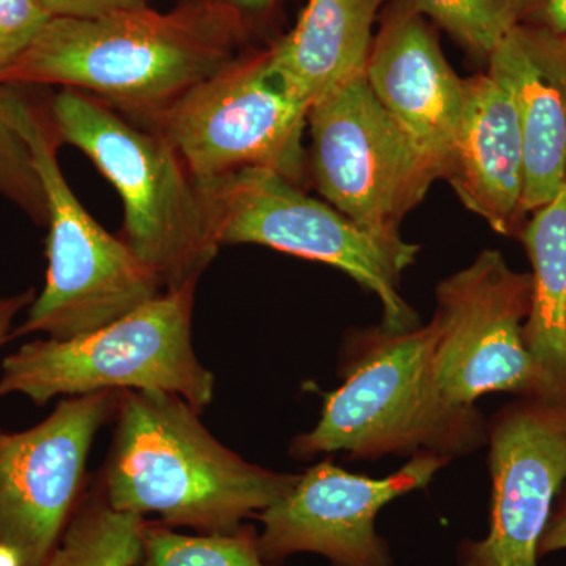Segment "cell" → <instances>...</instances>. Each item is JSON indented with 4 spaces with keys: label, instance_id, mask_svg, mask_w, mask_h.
Here are the masks:
<instances>
[{
    "label": "cell",
    "instance_id": "1",
    "mask_svg": "<svg viewBox=\"0 0 566 566\" xmlns=\"http://www.w3.org/2000/svg\"><path fill=\"white\" fill-rule=\"evenodd\" d=\"M241 36L240 11L222 0L52 18L0 84L63 85L153 115L232 63Z\"/></svg>",
    "mask_w": 566,
    "mask_h": 566
},
{
    "label": "cell",
    "instance_id": "2",
    "mask_svg": "<svg viewBox=\"0 0 566 566\" xmlns=\"http://www.w3.org/2000/svg\"><path fill=\"white\" fill-rule=\"evenodd\" d=\"M115 416L98 488L120 512L155 513L166 526L200 534H233L300 479L248 463L227 449L178 395L120 390Z\"/></svg>",
    "mask_w": 566,
    "mask_h": 566
},
{
    "label": "cell",
    "instance_id": "3",
    "mask_svg": "<svg viewBox=\"0 0 566 566\" xmlns=\"http://www.w3.org/2000/svg\"><path fill=\"white\" fill-rule=\"evenodd\" d=\"M436 318L406 333L363 338L346 364L344 385L327 395L314 430L294 439L293 455L344 450L354 458L434 453L452 458L483 441L475 406L447 400L434 375Z\"/></svg>",
    "mask_w": 566,
    "mask_h": 566
},
{
    "label": "cell",
    "instance_id": "4",
    "mask_svg": "<svg viewBox=\"0 0 566 566\" xmlns=\"http://www.w3.org/2000/svg\"><path fill=\"white\" fill-rule=\"evenodd\" d=\"M0 106L31 150L46 197L48 273L43 292L11 338L46 334L71 340L158 297L161 279L126 241L85 211L59 166L61 137L14 85L0 84Z\"/></svg>",
    "mask_w": 566,
    "mask_h": 566
},
{
    "label": "cell",
    "instance_id": "5",
    "mask_svg": "<svg viewBox=\"0 0 566 566\" xmlns=\"http://www.w3.org/2000/svg\"><path fill=\"white\" fill-rule=\"evenodd\" d=\"M191 282L166 290L107 326L71 340H32L2 363L0 395L43 406L52 398L102 390H159L202 412L214 398V375L192 348Z\"/></svg>",
    "mask_w": 566,
    "mask_h": 566
},
{
    "label": "cell",
    "instance_id": "6",
    "mask_svg": "<svg viewBox=\"0 0 566 566\" xmlns=\"http://www.w3.org/2000/svg\"><path fill=\"white\" fill-rule=\"evenodd\" d=\"M52 120L61 140L84 151L120 193L126 243L166 290L199 281L219 248L205 227L196 182L172 145L73 88L55 96Z\"/></svg>",
    "mask_w": 566,
    "mask_h": 566
},
{
    "label": "cell",
    "instance_id": "7",
    "mask_svg": "<svg viewBox=\"0 0 566 566\" xmlns=\"http://www.w3.org/2000/svg\"><path fill=\"white\" fill-rule=\"evenodd\" d=\"M193 182L205 227L218 248L260 244L329 264L381 301L382 329L406 333L419 327L416 312L398 293L400 275L415 263L417 245L365 232L274 170L249 167Z\"/></svg>",
    "mask_w": 566,
    "mask_h": 566
},
{
    "label": "cell",
    "instance_id": "8",
    "mask_svg": "<svg viewBox=\"0 0 566 566\" xmlns=\"http://www.w3.org/2000/svg\"><path fill=\"white\" fill-rule=\"evenodd\" d=\"M308 111L264 54L229 63L153 117L193 181L262 167L297 182Z\"/></svg>",
    "mask_w": 566,
    "mask_h": 566
},
{
    "label": "cell",
    "instance_id": "9",
    "mask_svg": "<svg viewBox=\"0 0 566 566\" xmlns=\"http://www.w3.org/2000/svg\"><path fill=\"white\" fill-rule=\"evenodd\" d=\"M318 191L349 221L387 241L438 180L359 74L308 111Z\"/></svg>",
    "mask_w": 566,
    "mask_h": 566
},
{
    "label": "cell",
    "instance_id": "10",
    "mask_svg": "<svg viewBox=\"0 0 566 566\" xmlns=\"http://www.w3.org/2000/svg\"><path fill=\"white\" fill-rule=\"evenodd\" d=\"M531 305L532 275L513 271L497 251L439 283L434 375L447 400L474 406L491 392L543 395L524 337Z\"/></svg>",
    "mask_w": 566,
    "mask_h": 566
},
{
    "label": "cell",
    "instance_id": "11",
    "mask_svg": "<svg viewBox=\"0 0 566 566\" xmlns=\"http://www.w3.org/2000/svg\"><path fill=\"white\" fill-rule=\"evenodd\" d=\"M118 390L65 397L43 422L0 430V542L25 566H44L85 493V465L99 428L115 416Z\"/></svg>",
    "mask_w": 566,
    "mask_h": 566
},
{
    "label": "cell",
    "instance_id": "12",
    "mask_svg": "<svg viewBox=\"0 0 566 566\" xmlns=\"http://www.w3.org/2000/svg\"><path fill=\"white\" fill-rule=\"evenodd\" d=\"M450 458L419 453L386 479L349 474L324 461L300 475L281 501L259 513V549L266 564L297 553L326 557L333 566H392L376 516L400 495L424 488Z\"/></svg>",
    "mask_w": 566,
    "mask_h": 566
},
{
    "label": "cell",
    "instance_id": "13",
    "mask_svg": "<svg viewBox=\"0 0 566 566\" xmlns=\"http://www.w3.org/2000/svg\"><path fill=\"white\" fill-rule=\"evenodd\" d=\"M490 532L461 546L460 566H538L539 542L566 480V411L560 405L515 409L491 434Z\"/></svg>",
    "mask_w": 566,
    "mask_h": 566
},
{
    "label": "cell",
    "instance_id": "14",
    "mask_svg": "<svg viewBox=\"0 0 566 566\" xmlns=\"http://www.w3.org/2000/svg\"><path fill=\"white\" fill-rule=\"evenodd\" d=\"M365 76L434 177L444 178L463 115L465 81L447 62L411 0L387 14Z\"/></svg>",
    "mask_w": 566,
    "mask_h": 566
},
{
    "label": "cell",
    "instance_id": "15",
    "mask_svg": "<svg viewBox=\"0 0 566 566\" xmlns=\"http://www.w3.org/2000/svg\"><path fill=\"white\" fill-rule=\"evenodd\" d=\"M488 62L516 109L526 161L523 208L534 212L566 180V36L520 24Z\"/></svg>",
    "mask_w": 566,
    "mask_h": 566
},
{
    "label": "cell",
    "instance_id": "16",
    "mask_svg": "<svg viewBox=\"0 0 566 566\" xmlns=\"http://www.w3.org/2000/svg\"><path fill=\"white\" fill-rule=\"evenodd\" d=\"M444 178L494 232L512 237L524 218L523 134L512 98L490 73L465 81V102Z\"/></svg>",
    "mask_w": 566,
    "mask_h": 566
},
{
    "label": "cell",
    "instance_id": "17",
    "mask_svg": "<svg viewBox=\"0 0 566 566\" xmlns=\"http://www.w3.org/2000/svg\"><path fill=\"white\" fill-rule=\"evenodd\" d=\"M386 0H308L296 28L268 52L271 66L308 107L365 73L371 29Z\"/></svg>",
    "mask_w": 566,
    "mask_h": 566
},
{
    "label": "cell",
    "instance_id": "18",
    "mask_svg": "<svg viewBox=\"0 0 566 566\" xmlns=\"http://www.w3.org/2000/svg\"><path fill=\"white\" fill-rule=\"evenodd\" d=\"M532 263V305L524 327L542 375L543 397L566 400V180L549 202L532 212L521 232Z\"/></svg>",
    "mask_w": 566,
    "mask_h": 566
},
{
    "label": "cell",
    "instance_id": "19",
    "mask_svg": "<svg viewBox=\"0 0 566 566\" xmlns=\"http://www.w3.org/2000/svg\"><path fill=\"white\" fill-rule=\"evenodd\" d=\"M145 526V516L112 509L96 485L85 490L44 566H136Z\"/></svg>",
    "mask_w": 566,
    "mask_h": 566
},
{
    "label": "cell",
    "instance_id": "20",
    "mask_svg": "<svg viewBox=\"0 0 566 566\" xmlns=\"http://www.w3.org/2000/svg\"><path fill=\"white\" fill-rule=\"evenodd\" d=\"M136 566H271L259 549V534L243 526L233 534L185 535L161 521H147Z\"/></svg>",
    "mask_w": 566,
    "mask_h": 566
},
{
    "label": "cell",
    "instance_id": "21",
    "mask_svg": "<svg viewBox=\"0 0 566 566\" xmlns=\"http://www.w3.org/2000/svg\"><path fill=\"white\" fill-rule=\"evenodd\" d=\"M468 50L490 57L513 29L523 24L532 0H411Z\"/></svg>",
    "mask_w": 566,
    "mask_h": 566
},
{
    "label": "cell",
    "instance_id": "22",
    "mask_svg": "<svg viewBox=\"0 0 566 566\" xmlns=\"http://www.w3.org/2000/svg\"><path fill=\"white\" fill-rule=\"evenodd\" d=\"M0 193L39 223L48 222L46 197L28 144L0 106Z\"/></svg>",
    "mask_w": 566,
    "mask_h": 566
},
{
    "label": "cell",
    "instance_id": "23",
    "mask_svg": "<svg viewBox=\"0 0 566 566\" xmlns=\"http://www.w3.org/2000/svg\"><path fill=\"white\" fill-rule=\"evenodd\" d=\"M51 20L39 0H0V74L20 61Z\"/></svg>",
    "mask_w": 566,
    "mask_h": 566
},
{
    "label": "cell",
    "instance_id": "24",
    "mask_svg": "<svg viewBox=\"0 0 566 566\" xmlns=\"http://www.w3.org/2000/svg\"><path fill=\"white\" fill-rule=\"evenodd\" d=\"M39 2L52 18H81V20L147 7L145 0H39Z\"/></svg>",
    "mask_w": 566,
    "mask_h": 566
},
{
    "label": "cell",
    "instance_id": "25",
    "mask_svg": "<svg viewBox=\"0 0 566 566\" xmlns=\"http://www.w3.org/2000/svg\"><path fill=\"white\" fill-rule=\"evenodd\" d=\"M523 24L566 36V0H532Z\"/></svg>",
    "mask_w": 566,
    "mask_h": 566
},
{
    "label": "cell",
    "instance_id": "26",
    "mask_svg": "<svg viewBox=\"0 0 566 566\" xmlns=\"http://www.w3.org/2000/svg\"><path fill=\"white\" fill-rule=\"evenodd\" d=\"M35 297L33 290L14 294V296H0V346L11 340L14 318H17L22 308L31 305Z\"/></svg>",
    "mask_w": 566,
    "mask_h": 566
},
{
    "label": "cell",
    "instance_id": "27",
    "mask_svg": "<svg viewBox=\"0 0 566 566\" xmlns=\"http://www.w3.org/2000/svg\"><path fill=\"white\" fill-rule=\"evenodd\" d=\"M566 549V502L556 516L551 517L539 542V554Z\"/></svg>",
    "mask_w": 566,
    "mask_h": 566
},
{
    "label": "cell",
    "instance_id": "28",
    "mask_svg": "<svg viewBox=\"0 0 566 566\" xmlns=\"http://www.w3.org/2000/svg\"><path fill=\"white\" fill-rule=\"evenodd\" d=\"M0 566H25L24 558L17 547L0 542Z\"/></svg>",
    "mask_w": 566,
    "mask_h": 566
},
{
    "label": "cell",
    "instance_id": "29",
    "mask_svg": "<svg viewBox=\"0 0 566 566\" xmlns=\"http://www.w3.org/2000/svg\"><path fill=\"white\" fill-rule=\"evenodd\" d=\"M234 7L245 10H263L270 6L271 0H233Z\"/></svg>",
    "mask_w": 566,
    "mask_h": 566
}]
</instances>
